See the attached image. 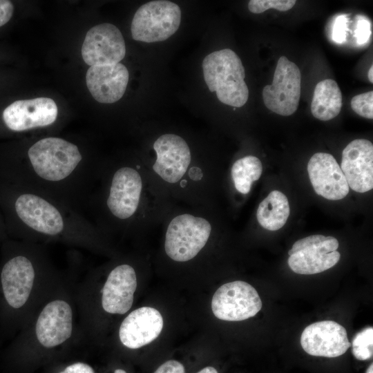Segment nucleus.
Returning <instances> with one entry per match:
<instances>
[{"instance_id":"1","label":"nucleus","mask_w":373,"mask_h":373,"mask_svg":"<svg viewBox=\"0 0 373 373\" xmlns=\"http://www.w3.org/2000/svg\"><path fill=\"white\" fill-rule=\"evenodd\" d=\"M102 169L77 144L55 136L36 140L22 153L0 156L1 180L83 213Z\"/></svg>"},{"instance_id":"2","label":"nucleus","mask_w":373,"mask_h":373,"mask_svg":"<svg viewBox=\"0 0 373 373\" xmlns=\"http://www.w3.org/2000/svg\"><path fill=\"white\" fill-rule=\"evenodd\" d=\"M0 209L8 236L17 240L59 243L92 252L104 248L102 232L84 213L1 179Z\"/></svg>"},{"instance_id":"3","label":"nucleus","mask_w":373,"mask_h":373,"mask_svg":"<svg viewBox=\"0 0 373 373\" xmlns=\"http://www.w3.org/2000/svg\"><path fill=\"white\" fill-rule=\"evenodd\" d=\"M0 269L3 298L18 312L23 327L37 309L66 276L52 262L46 245L6 240Z\"/></svg>"},{"instance_id":"4","label":"nucleus","mask_w":373,"mask_h":373,"mask_svg":"<svg viewBox=\"0 0 373 373\" xmlns=\"http://www.w3.org/2000/svg\"><path fill=\"white\" fill-rule=\"evenodd\" d=\"M108 169H102L101 186L93 191L86 208L97 215L100 231L102 226H126L136 216L142 198L143 180L137 168L124 164Z\"/></svg>"},{"instance_id":"5","label":"nucleus","mask_w":373,"mask_h":373,"mask_svg":"<svg viewBox=\"0 0 373 373\" xmlns=\"http://www.w3.org/2000/svg\"><path fill=\"white\" fill-rule=\"evenodd\" d=\"M204 81L211 92H216L222 103L241 107L249 98L245 82V72L242 61L229 48L213 52L202 61Z\"/></svg>"},{"instance_id":"6","label":"nucleus","mask_w":373,"mask_h":373,"mask_svg":"<svg viewBox=\"0 0 373 373\" xmlns=\"http://www.w3.org/2000/svg\"><path fill=\"white\" fill-rule=\"evenodd\" d=\"M211 232V225L204 218L190 213L178 215L166 228L165 252L175 261H189L205 246Z\"/></svg>"},{"instance_id":"7","label":"nucleus","mask_w":373,"mask_h":373,"mask_svg":"<svg viewBox=\"0 0 373 373\" xmlns=\"http://www.w3.org/2000/svg\"><path fill=\"white\" fill-rule=\"evenodd\" d=\"M181 22V10L175 3L157 0L147 2L136 11L131 26L134 40L152 43L172 36Z\"/></svg>"},{"instance_id":"8","label":"nucleus","mask_w":373,"mask_h":373,"mask_svg":"<svg viewBox=\"0 0 373 373\" xmlns=\"http://www.w3.org/2000/svg\"><path fill=\"white\" fill-rule=\"evenodd\" d=\"M137 289V275L134 267L128 263H120L108 273L102 287L98 289L97 298L77 300L83 302L97 299V303L84 309V312L95 305H99L102 312L109 315H124L131 308Z\"/></svg>"},{"instance_id":"9","label":"nucleus","mask_w":373,"mask_h":373,"mask_svg":"<svg viewBox=\"0 0 373 373\" xmlns=\"http://www.w3.org/2000/svg\"><path fill=\"white\" fill-rule=\"evenodd\" d=\"M338 241L333 236L312 235L297 240L288 251V265L299 274H315L334 267L340 260Z\"/></svg>"},{"instance_id":"10","label":"nucleus","mask_w":373,"mask_h":373,"mask_svg":"<svg viewBox=\"0 0 373 373\" xmlns=\"http://www.w3.org/2000/svg\"><path fill=\"white\" fill-rule=\"evenodd\" d=\"M301 74L298 66L285 56L279 58L273 82L262 90L263 102L272 112L289 116L296 112L300 97Z\"/></svg>"},{"instance_id":"11","label":"nucleus","mask_w":373,"mask_h":373,"mask_svg":"<svg viewBox=\"0 0 373 373\" xmlns=\"http://www.w3.org/2000/svg\"><path fill=\"white\" fill-rule=\"evenodd\" d=\"M262 308L256 289L249 283L236 280L220 286L214 293L211 309L223 321H239L254 316Z\"/></svg>"},{"instance_id":"12","label":"nucleus","mask_w":373,"mask_h":373,"mask_svg":"<svg viewBox=\"0 0 373 373\" xmlns=\"http://www.w3.org/2000/svg\"><path fill=\"white\" fill-rule=\"evenodd\" d=\"M58 108L48 97L15 101L2 113L6 127L15 133L24 132L52 125L56 121Z\"/></svg>"},{"instance_id":"13","label":"nucleus","mask_w":373,"mask_h":373,"mask_svg":"<svg viewBox=\"0 0 373 373\" xmlns=\"http://www.w3.org/2000/svg\"><path fill=\"white\" fill-rule=\"evenodd\" d=\"M125 54V42L120 30L106 23L91 28L82 47V58L90 66L119 63Z\"/></svg>"},{"instance_id":"14","label":"nucleus","mask_w":373,"mask_h":373,"mask_svg":"<svg viewBox=\"0 0 373 373\" xmlns=\"http://www.w3.org/2000/svg\"><path fill=\"white\" fill-rule=\"evenodd\" d=\"M153 149L156 153L153 165L155 173L170 184L181 180L191 162V153L186 142L178 135L164 134L155 141Z\"/></svg>"},{"instance_id":"15","label":"nucleus","mask_w":373,"mask_h":373,"mask_svg":"<svg viewBox=\"0 0 373 373\" xmlns=\"http://www.w3.org/2000/svg\"><path fill=\"white\" fill-rule=\"evenodd\" d=\"M300 344L309 355L334 358L343 355L351 346L345 328L332 321H323L307 326Z\"/></svg>"},{"instance_id":"16","label":"nucleus","mask_w":373,"mask_h":373,"mask_svg":"<svg viewBox=\"0 0 373 373\" xmlns=\"http://www.w3.org/2000/svg\"><path fill=\"white\" fill-rule=\"evenodd\" d=\"M341 169L349 187L358 193L373 188V144L365 139L350 142L343 149Z\"/></svg>"},{"instance_id":"17","label":"nucleus","mask_w":373,"mask_h":373,"mask_svg":"<svg viewBox=\"0 0 373 373\" xmlns=\"http://www.w3.org/2000/svg\"><path fill=\"white\" fill-rule=\"evenodd\" d=\"M307 171L316 194L329 200L344 198L349 186L340 166L329 153H316L309 159Z\"/></svg>"},{"instance_id":"18","label":"nucleus","mask_w":373,"mask_h":373,"mask_svg":"<svg viewBox=\"0 0 373 373\" xmlns=\"http://www.w3.org/2000/svg\"><path fill=\"white\" fill-rule=\"evenodd\" d=\"M163 318L156 309L142 307L130 312L118 329L120 343L126 348L135 350L151 343L160 334Z\"/></svg>"},{"instance_id":"19","label":"nucleus","mask_w":373,"mask_h":373,"mask_svg":"<svg viewBox=\"0 0 373 373\" xmlns=\"http://www.w3.org/2000/svg\"><path fill=\"white\" fill-rule=\"evenodd\" d=\"M128 71L122 64L93 66L87 70L86 82L94 99L100 103L116 102L124 95Z\"/></svg>"},{"instance_id":"20","label":"nucleus","mask_w":373,"mask_h":373,"mask_svg":"<svg viewBox=\"0 0 373 373\" xmlns=\"http://www.w3.org/2000/svg\"><path fill=\"white\" fill-rule=\"evenodd\" d=\"M342 104V93L334 80L327 79L316 84L311 104V112L315 118L328 121L336 117Z\"/></svg>"},{"instance_id":"21","label":"nucleus","mask_w":373,"mask_h":373,"mask_svg":"<svg viewBox=\"0 0 373 373\" xmlns=\"http://www.w3.org/2000/svg\"><path fill=\"white\" fill-rule=\"evenodd\" d=\"M287 198L282 192L274 190L260 203L256 212L258 223L269 231L282 228L289 216Z\"/></svg>"},{"instance_id":"22","label":"nucleus","mask_w":373,"mask_h":373,"mask_svg":"<svg viewBox=\"0 0 373 373\" xmlns=\"http://www.w3.org/2000/svg\"><path fill=\"white\" fill-rule=\"evenodd\" d=\"M262 172L260 160L253 155L237 160L231 167V178L235 188L242 194L250 191L252 183L258 180Z\"/></svg>"},{"instance_id":"23","label":"nucleus","mask_w":373,"mask_h":373,"mask_svg":"<svg viewBox=\"0 0 373 373\" xmlns=\"http://www.w3.org/2000/svg\"><path fill=\"white\" fill-rule=\"evenodd\" d=\"M352 351L361 361L370 359L373 355V327H368L357 333L352 340Z\"/></svg>"},{"instance_id":"24","label":"nucleus","mask_w":373,"mask_h":373,"mask_svg":"<svg viewBox=\"0 0 373 373\" xmlns=\"http://www.w3.org/2000/svg\"><path fill=\"white\" fill-rule=\"evenodd\" d=\"M296 3L295 0H251L248 3L250 12L259 14L274 8L279 11H287Z\"/></svg>"},{"instance_id":"25","label":"nucleus","mask_w":373,"mask_h":373,"mask_svg":"<svg viewBox=\"0 0 373 373\" xmlns=\"http://www.w3.org/2000/svg\"><path fill=\"white\" fill-rule=\"evenodd\" d=\"M351 107L358 115L372 119L373 92L371 90L354 96L351 100Z\"/></svg>"},{"instance_id":"26","label":"nucleus","mask_w":373,"mask_h":373,"mask_svg":"<svg viewBox=\"0 0 373 373\" xmlns=\"http://www.w3.org/2000/svg\"><path fill=\"white\" fill-rule=\"evenodd\" d=\"M347 19L345 15L338 16L334 23L332 39L336 43H343L346 38Z\"/></svg>"},{"instance_id":"27","label":"nucleus","mask_w":373,"mask_h":373,"mask_svg":"<svg viewBox=\"0 0 373 373\" xmlns=\"http://www.w3.org/2000/svg\"><path fill=\"white\" fill-rule=\"evenodd\" d=\"M370 35V21L364 18L358 19L354 35L357 43L359 44L365 43L369 39Z\"/></svg>"},{"instance_id":"28","label":"nucleus","mask_w":373,"mask_h":373,"mask_svg":"<svg viewBox=\"0 0 373 373\" xmlns=\"http://www.w3.org/2000/svg\"><path fill=\"white\" fill-rule=\"evenodd\" d=\"M154 373H185V370L180 362L169 360L162 364Z\"/></svg>"},{"instance_id":"29","label":"nucleus","mask_w":373,"mask_h":373,"mask_svg":"<svg viewBox=\"0 0 373 373\" xmlns=\"http://www.w3.org/2000/svg\"><path fill=\"white\" fill-rule=\"evenodd\" d=\"M59 373H95L94 369L84 362H75L66 366Z\"/></svg>"},{"instance_id":"30","label":"nucleus","mask_w":373,"mask_h":373,"mask_svg":"<svg viewBox=\"0 0 373 373\" xmlns=\"http://www.w3.org/2000/svg\"><path fill=\"white\" fill-rule=\"evenodd\" d=\"M14 12V6L10 1L0 0V27L9 21Z\"/></svg>"},{"instance_id":"31","label":"nucleus","mask_w":373,"mask_h":373,"mask_svg":"<svg viewBox=\"0 0 373 373\" xmlns=\"http://www.w3.org/2000/svg\"><path fill=\"white\" fill-rule=\"evenodd\" d=\"M8 238L7 229L2 211L0 209V241L6 240Z\"/></svg>"},{"instance_id":"32","label":"nucleus","mask_w":373,"mask_h":373,"mask_svg":"<svg viewBox=\"0 0 373 373\" xmlns=\"http://www.w3.org/2000/svg\"><path fill=\"white\" fill-rule=\"evenodd\" d=\"M197 373H218V372L214 367L208 366L202 369L200 371H199Z\"/></svg>"},{"instance_id":"33","label":"nucleus","mask_w":373,"mask_h":373,"mask_svg":"<svg viewBox=\"0 0 373 373\" xmlns=\"http://www.w3.org/2000/svg\"><path fill=\"white\" fill-rule=\"evenodd\" d=\"M368 79L369 81L372 83L373 82V66H371L370 68L368 70Z\"/></svg>"},{"instance_id":"34","label":"nucleus","mask_w":373,"mask_h":373,"mask_svg":"<svg viewBox=\"0 0 373 373\" xmlns=\"http://www.w3.org/2000/svg\"><path fill=\"white\" fill-rule=\"evenodd\" d=\"M365 373H373V364L372 363L368 367Z\"/></svg>"},{"instance_id":"35","label":"nucleus","mask_w":373,"mask_h":373,"mask_svg":"<svg viewBox=\"0 0 373 373\" xmlns=\"http://www.w3.org/2000/svg\"><path fill=\"white\" fill-rule=\"evenodd\" d=\"M114 373H127L124 370L117 369L115 370Z\"/></svg>"}]
</instances>
